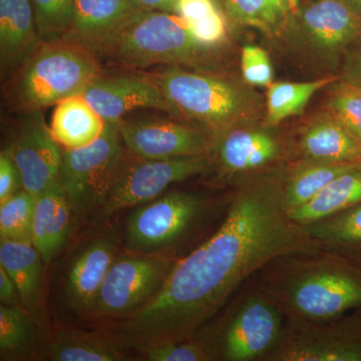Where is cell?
<instances>
[{"instance_id": "3957f363", "label": "cell", "mask_w": 361, "mask_h": 361, "mask_svg": "<svg viewBox=\"0 0 361 361\" xmlns=\"http://www.w3.org/2000/svg\"><path fill=\"white\" fill-rule=\"evenodd\" d=\"M148 77L161 90L175 118L198 123L214 137L239 126L264 122L262 97L243 80L178 66Z\"/></svg>"}, {"instance_id": "74e56055", "label": "cell", "mask_w": 361, "mask_h": 361, "mask_svg": "<svg viewBox=\"0 0 361 361\" xmlns=\"http://www.w3.org/2000/svg\"><path fill=\"white\" fill-rule=\"evenodd\" d=\"M219 7L217 0H178L174 13L192 25L203 20Z\"/></svg>"}, {"instance_id": "e575fe53", "label": "cell", "mask_w": 361, "mask_h": 361, "mask_svg": "<svg viewBox=\"0 0 361 361\" xmlns=\"http://www.w3.org/2000/svg\"><path fill=\"white\" fill-rule=\"evenodd\" d=\"M241 73L242 80L250 87H269L274 73L268 52L258 45H244L241 51Z\"/></svg>"}, {"instance_id": "4316f807", "label": "cell", "mask_w": 361, "mask_h": 361, "mask_svg": "<svg viewBox=\"0 0 361 361\" xmlns=\"http://www.w3.org/2000/svg\"><path fill=\"white\" fill-rule=\"evenodd\" d=\"M229 23L251 27L275 39L290 20L288 0H217Z\"/></svg>"}, {"instance_id": "4dcf8cb0", "label": "cell", "mask_w": 361, "mask_h": 361, "mask_svg": "<svg viewBox=\"0 0 361 361\" xmlns=\"http://www.w3.org/2000/svg\"><path fill=\"white\" fill-rule=\"evenodd\" d=\"M35 201L23 189L0 203V241L32 243Z\"/></svg>"}, {"instance_id": "8992f818", "label": "cell", "mask_w": 361, "mask_h": 361, "mask_svg": "<svg viewBox=\"0 0 361 361\" xmlns=\"http://www.w3.org/2000/svg\"><path fill=\"white\" fill-rule=\"evenodd\" d=\"M23 66L16 94L28 111L82 94L101 77L97 56L66 39L42 42Z\"/></svg>"}, {"instance_id": "8d00e7d4", "label": "cell", "mask_w": 361, "mask_h": 361, "mask_svg": "<svg viewBox=\"0 0 361 361\" xmlns=\"http://www.w3.org/2000/svg\"><path fill=\"white\" fill-rule=\"evenodd\" d=\"M23 189V180L18 166L9 152L0 154V203Z\"/></svg>"}, {"instance_id": "60d3db41", "label": "cell", "mask_w": 361, "mask_h": 361, "mask_svg": "<svg viewBox=\"0 0 361 361\" xmlns=\"http://www.w3.org/2000/svg\"><path fill=\"white\" fill-rule=\"evenodd\" d=\"M145 11H165L174 13L178 0H135Z\"/></svg>"}, {"instance_id": "d4e9b609", "label": "cell", "mask_w": 361, "mask_h": 361, "mask_svg": "<svg viewBox=\"0 0 361 361\" xmlns=\"http://www.w3.org/2000/svg\"><path fill=\"white\" fill-rule=\"evenodd\" d=\"M121 346L94 332L63 329L52 337L47 356L54 361H118L125 360Z\"/></svg>"}, {"instance_id": "5b68a950", "label": "cell", "mask_w": 361, "mask_h": 361, "mask_svg": "<svg viewBox=\"0 0 361 361\" xmlns=\"http://www.w3.org/2000/svg\"><path fill=\"white\" fill-rule=\"evenodd\" d=\"M275 39L301 65L331 71L361 39V16L344 0H318L292 14Z\"/></svg>"}, {"instance_id": "ba28073f", "label": "cell", "mask_w": 361, "mask_h": 361, "mask_svg": "<svg viewBox=\"0 0 361 361\" xmlns=\"http://www.w3.org/2000/svg\"><path fill=\"white\" fill-rule=\"evenodd\" d=\"M118 125L106 123L103 134L78 149H63L61 183L73 212L87 213L103 207L125 164Z\"/></svg>"}, {"instance_id": "30bf717a", "label": "cell", "mask_w": 361, "mask_h": 361, "mask_svg": "<svg viewBox=\"0 0 361 361\" xmlns=\"http://www.w3.org/2000/svg\"><path fill=\"white\" fill-rule=\"evenodd\" d=\"M205 196L172 192L142 204L128 218L126 245L130 250L156 253L180 241L205 213Z\"/></svg>"}, {"instance_id": "d6a6232c", "label": "cell", "mask_w": 361, "mask_h": 361, "mask_svg": "<svg viewBox=\"0 0 361 361\" xmlns=\"http://www.w3.org/2000/svg\"><path fill=\"white\" fill-rule=\"evenodd\" d=\"M35 25L42 42L63 39L70 28L75 0H32Z\"/></svg>"}, {"instance_id": "83f0119b", "label": "cell", "mask_w": 361, "mask_h": 361, "mask_svg": "<svg viewBox=\"0 0 361 361\" xmlns=\"http://www.w3.org/2000/svg\"><path fill=\"white\" fill-rule=\"evenodd\" d=\"M338 80V75H329L311 82H272L266 92L265 125L277 127L284 120L302 113L318 90Z\"/></svg>"}, {"instance_id": "f546056e", "label": "cell", "mask_w": 361, "mask_h": 361, "mask_svg": "<svg viewBox=\"0 0 361 361\" xmlns=\"http://www.w3.org/2000/svg\"><path fill=\"white\" fill-rule=\"evenodd\" d=\"M40 325L23 305L0 306L1 360H13L27 353L37 344Z\"/></svg>"}, {"instance_id": "ac0fdd59", "label": "cell", "mask_w": 361, "mask_h": 361, "mask_svg": "<svg viewBox=\"0 0 361 361\" xmlns=\"http://www.w3.org/2000/svg\"><path fill=\"white\" fill-rule=\"evenodd\" d=\"M287 142V158L361 163V144L323 109L305 121Z\"/></svg>"}, {"instance_id": "44dd1931", "label": "cell", "mask_w": 361, "mask_h": 361, "mask_svg": "<svg viewBox=\"0 0 361 361\" xmlns=\"http://www.w3.org/2000/svg\"><path fill=\"white\" fill-rule=\"evenodd\" d=\"M42 44L32 0H0L2 73L23 66Z\"/></svg>"}, {"instance_id": "9c48e42d", "label": "cell", "mask_w": 361, "mask_h": 361, "mask_svg": "<svg viewBox=\"0 0 361 361\" xmlns=\"http://www.w3.org/2000/svg\"><path fill=\"white\" fill-rule=\"evenodd\" d=\"M174 259L161 253L139 252L116 259L106 273L90 314L130 317L161 290Z\"/></svg>"}, {"instance_id": "277c9868", "label": "cell", "mask_w": 361, "mask_h": 361, "mask_svg": "<svg viewBox=\"0 0 361 361\" xmlns=\"http://www.w3.org/2000/svg\"><path fill=\"white\" fill-rule=\"evenodd\" d=\"M214 51L199 44L189 23L178 14L144 9L104 56L130 68L166 65L208 71Z\"/></svg>"}, {"instance_id": "ab89813d", "label": "cell", "mask_w": 361, "mask_h": 361, "mask_svg": "<svg viewBox=\"0 0 361 361\" xmlns=\"http://www.w3.org/2000/svg\"><path fill=\"white\" fill-rule=\"evenodd\" d=\"M0 301L4 305H21L18 287L1 266H0Z\"/></svg>"}, {"instance_id": "9a60e30c", "label": "cell", "mask_w": 361, "mask_h": 361, "mask_svg": "<svg viewBox=\"0 0 361 361\" xmlns=\"http://www.w3.org/2000/svg\"><path fill=\"white\" fill-rule=\"evenodd\" d=\"M28 111L7 151L20 171L23 190L37 197L61 180L63 149L54 140L42 111Z\"/></svg>"}, {"instance_id": "484cf974", "label": "cell", "mask_w": 361, "mask_h": 361, "mask_svg": "<svg viewBox=\"0 0 361 361\" xmlns=\"http://www.w3.org/2000/svg\"><path fill=\"white\" fill-rule=\"evenodd\" d=\"M361 202V164L332 180L305 205L289 214L292 220L307 225L341 212Z\"/></svg>"}, {"instance_id": "cb8c5ba5", "label": "cell", "mask_w": 361, "mask_h": 361, "mask_svg": "<svg viewBox=\"0 0 361 361\" xmlns=\"http://www.w3.org/2000/svg\"><path fill=\"white\" fill-rule=\"evenodd\" d=\"M104 127V118L82 94H78L56 104L49 128L61 148L78 149L96 141Z\"/></svg>"}, {"instance_id": "7402d4cb", "label": "cell", "mask_w": 361, "mask_h": 361, "mask_svg": "<svg viewBox=\"0 0 361 361\" xmlns=\"http://www.w3.org/2000/svg\"><path fill=\"white\" fill-rule=\"evenodd\" d=\"M44 259L37 247L26 242H0V266L18 287L21 305L37 322L42 313Z\"/></svg>"}, {"instance_id": "8fae6325", "label": "cell", "mask_w": 361, "mask_h": 361, "mask_svg": "<svg viewBox=\"0 0 361 361\" xmlns=\"http://www.w3.org/2000/svg\"><path fill=\"white\" fill-rule=\"evenodd\" d=\"M265 361H361V316L325 322L287 319Z\"/></svg>"}, {"instance_id": "ffe728a7", "label": "cell", "mask_w": 361, "mask_h": 361, "mask_svg": "<svg viewBox=\"0 0 361 361\" xmlns=\"http://www.w3.org/2000/svg\"><path fill=\"white\" fill-rule=\"evenodd\" d=\"M73 209L61 180L40 193L35 201L32 243L49 264L65 248L71 230Z\"/></svg>"}, {"instance_id": "d590c367", "label": "cell", "mask_w": 361, "mask_h": 361, "mask_svg": "<svg viewBox=\"0 0 361 361\" xmlns=\"http://www.w3.org/2000/svg\"><path fill=\"white\" fill-rule=\"evenodd\" d=\"M190 26L199 44L211 49H218L224 44L229 32V21L221 7Z\"/></svg>"}, {"instance_id": "7c38bea8", "label": "cell", "mask_w": 361, "mask_h": 361, "mask_svg": "<svg viewBox=\"0 0 361 361\" xmlns=\"http://www.w3.org/2000/svg\"><path fill=\"white\" fill-rule=\"evenodd\" d=\"M140 160L134 165L123 164L110 197L99 211V221L108 219L123 209L155 200L171 185L204 174L213 165L209 155Z\"/></svg>"}, {"instance_id": "52a82bcc", "label": "cell", "mask_w": 361, "mask_h": 361, "mask_svg": "<svg viewBox=\"0 0 361 361\" xmlns=\"http://www.w3.org/2000/svg\"><path fill=\"white\" fill-rule=\"evenodd\" d=\"M230 310L215 341H205L214 360L265 361L286 325L279 304L257 282L245 287Z\"/></svg>"}, {"instance_id": "5bb4252c", "label": "cell", "mask_w": 361, "mask_h": 361, "mask_svg": "<svg viewBox=\"0 0 361 361\" xmlns=\"http://www.w3.org/2000/svg\"><path fill=\"white\" fill-rule=\"evenodd\" d=\"M264 122L239 126L216 135L212 153L221 172L245 177L287 158V142Z\"/></svg>"}, {"instance_id": "f1b7e54d", "label": "cell", "mask_w": 361, "mask_h": 361, "mask_svg": "<svg viewBox=\"0 0 361 361\" xmlns=\"http://www.w3.org/2000/svg\"><path fill=\"white\" fill-rule=\"evenodd\" d=\"M304 227L325 250L351 256L361 249V202Z\"/></svg>"}, {"instance_id": "7a4b0ae2", "label": "cell", "mask_w": 361, "mask_h": 361, "mask_svg": "<svg viewBox=\"0 0 361 361\" xmlns=\"http://www.w3.org/2000/svg\"><path fill=\"white\" fill-rule=\"evenodd\" d=\"M258 273V284L287 319L331 322L361 308V261L353 256L327 250L283 256Z\"/></svg>"}, {"instance_id": "4fadbf2b", "label": "cell", "mask_w": 361, "mask_h": 361, "mask_svg": "<svg viewBox=\"0 0 361 361\" xmlns=\"http://www.w3.org/2000/svg\"><path fill=\"white\" fill-rule=\"evenodd\" d=\"M126 149L142 160L211 156L214 135L180 120L142 118L118 123Z\"/></svg>"}, {"instance_id": "7bdbcfd3", "label": "cell", "mask_w": 361, "mask_h": 361, "mask_svg": "<svg viewBox=\"0 0 361 361\" xmlns=\"http://www.w3.org/2000/svg\"><path fill=\"white\" fill-rule=\"evenodd\" d=\"M288 1L289 4H290L292 11H293V14L296 13L297 11H299V8H300L298 0H288Z\"/></svg>"}, {"instance_id": "1f68e13d", "label": "cell", "mask_w": 361, "mask_h": 361, "mask_svg": "<svg viewBox=\"0 0 361 361\" xmlns=\"http://www.w3.org/2000/svg\"><path fill=\"white\" fill-rule=\"evenodd\" d=\"M324 110L361 144V87L339 78L330 85Z\"/></svg>"}, {"instance_id": "d6986e66", "label": "cell", "mask_w": 361, "mask_h": 361, "mask_svg": "<svg viewBox=\"0 0 361 361\" xmlns=\"http://www.w3.org/2000/svg\"><path fill=\"white\" fill-rule=\"evenodd\" d=\"M115 260V243L109 237L92 240L73 258L66 282V297L71 307L90 313Z\"/></svg>"}, {"instance_id": "836d02e7", "label": "cell", "mask_w": 361, "mask_h": 361, "mask_svg": "<svg viewBox=\"0 0 361 361\" xmlns=\"http://www.w3.org/2000/svg\"><path fill=\"white\" fill-rule=\"evenodd\" d=\"M142 355L149 361H210L212 351L205 341L198 337L191 341L161 343L141 349Z\"/></svg>"}, {"instance_id": "e0dca14e", "label": "cell", "mask_w": 361, "mask_h": 361, "mask_svg": "<svg viewBox=\"0 0 361 361\" xmlns=\"http://www.w3.org/2000/svg\"><path fill=\"white\" fill-rule=\"evenodd\" d=\"M82 96L104 122L118 125L130 111L152 109L174 116L158 85L148 77H99Z\"/></svg>"}, {"instance_id": "f35d334b", "label": "cell", "mask_w": 361, "mask_h": 361, "mask_svg": "<svg viewBox=\"0 0 361 361\" xmlns=\"http://www.w3.org/2000/svg\"><path fill=\"white\" fill-rule=\"evenodd\" d=\"M338 77L361 87V39L351 45L344 54Z\"/></svg>"}, {"instance_id": "b9f144b4", "label": "cell", "mask_w": 361, "mask_h": 361, "mask_svg": "<svg viewBox=\"0 0 361 361\" xmlns=\"http://www.w3.org/2000/svg\"><path fill=\"white\" fill-rule=\"evenodd\" d=\"M346 4L353 7V9L361 16V0H344Z\"/></svg>"}, {"instance_id": "2e32d148", "label": "cell", "mask_w": 361, "mask_h": 361, "mask_svg": "<svg viewBox=\"0 0 361 361\" xmlns=\"http://www.w3.org/2000/svg\"><path fill=\"white\" fill-rule=\"evenodd\" d=\"M142 11L135 0H75L73 20L61 39L80 45L97 58L104 56Z\"/></svg>"}, {"instance_id": "6da1fadb", "label": "cell", "mask_w": 361, "mask_h": 361, "mask_svg": "<svg viewBox=\"0 0 361 361\" xmlns=\"http://www.w3.org/2000/svg\"><path fill=\"white\" fill-rule=\"evenodd\" d=\"M285 172L278 165L240 179L222 225L176 261L159 293L121 324V345L141 350L191 341L273 260L325 250L285 210Z\"/></svg>"}, {"instance_id": "603a6c76", "label": "cell", "mask_w": 361, "mask_h": 361, "mask_svg": "<svg viewBox=\"0 0 361 361\" xmlns=\"http://www.w3.org/2000/svg\"><path fill=\"white\" fill-rule=\"evenodd\" d=\"M361 163L323 160H298L286 167L283 183V204L290 214L312 200L338 176Z\"/></svg>"}]
</instances>
